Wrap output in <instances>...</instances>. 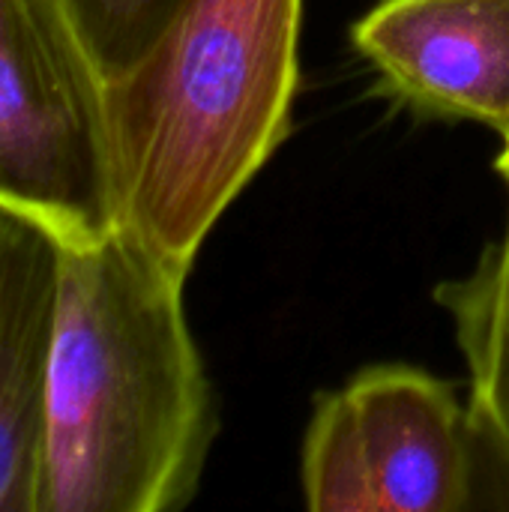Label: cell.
Here are the masks:
<instances>
[{
  "label": "cell",
  "mask_w": 509,
  "mask_h": 512,
  "mask_svg": "<svg viewBox=\"0 0 509 512\" xmlns=\"http://www.w3.org/2000/svg\"><path fill=\"white\" fill-rule=\"evenodd\" d=\"M186 276L129 225L63 243L42 512H177L219 432Z\"/></svg>",
  "instance_id": "1"
},
{
  "label": "cell",
  "mask_w": 509,
  "mask_h": 512,
  "mask_svg": "<svg viewBox=\"0 0 509 512\" xmlns=\"http://www.w3.org/2000/svg\"><path fill=\"white\" fill-rule=\"evenodd\" d=\"M303 0H183L108 108L123 225L189 276L291 132Z\"/></svg>",
  "instance_id": "2"
},
{
  "label": "cell",
  "mask_w": 509,
  "mask_h": 512,
  "mask_svg": "<svg viewBox=\"0 0 509 512\" xmlns=\"http://www.w3.org/2000/svg\"><path fill=\"white\" fill-rule=\"evenodd\" d=\"M0 204L63 243L123 219L108 81L69 0H0Z\"/></svg>",
  "instance_id": "3"
},
{
  "label": "cell",
  "mask_w": 509,
  "mask_h": 512,
  "mask_svg": "<svg viewBox=\"0 0 509 512\" xmlns=\"http://www.w3.org/2000/svg\"><path fill=\"white\" fill-rule=\"evenodd\" d=\"M474 429L456 390L414 366H372L321 393L303 438L312 512H459L474 495Z\"/></svg>",
  "instance_id": "4"
},
{
  "label": "cell",
  "mask_w": 509,
  "mask_h": 512,
  "mask_svg": "<svg viewBox=\"0 0 509 512\" xmlns=\"http://www.w3.org/2000/svg\"><path fill=\"white\" fill-rule=\"evenodd\" d=\"M351 42L393 99L509 138V0H381Z\"/></svg>",
  "instance_id": "5"
},
{
  "label": "cell",
  "mask_w": 509,
  "mask_h": 512,
  "mask_svg": "<svg viewBox=\"0 0 509 512\" xmlns=\"http://www.w3.org/2000/svg\"><path fill=\"white\" fill-rule=\"evenodd\" d=\"M63 240L0 204V512H42Z\"/></svg>",
  "instance_id": "6"
},
{
  "label": "cell",
  "mask_w": 509,
  "mask_h": 512,
  "mask_svg": "<svg viewBox=\"0 0 509 512\" xmlns=\"http://www.w3.org/2000/svg\"><path fill=\"white\" fill-rule=\"evenodd\" d=\"M468 366V420L477 441L509 468V225L474 270L438 285Z\"/></svg>",
  "instance_id": "7"
},
{
  "label": "cell",
  "mask_w": 509,
  "mask_h": 512,
  "mask_svg": "<svg viewBox=\"0 0 509 512\" xmlns=\"http://www.w3.org/2000/svg\"><path fill=\"white\" fill-rule=\"evenodd\" d=\"M180 6L183 0H69L75 24L108 84L147 57Z\"/></svg>",
  "instance_id": "8"
},
{
  "label": "cell",
  "mask_w": 509,
  "mask_h": 512,
  "mask_svg": "<svg viewBox=\"0 0 509 512\" xmlns=\"http://www.w3.org/2000/svg\"><path fill=\"white\" fill-rule=\"evenodd\" d=\"M495 168H498V174L507 180L509 186V138H504V147H501V153H498V159H495Z\"/></svg>",
  "instance_id": "9"
}]
</instances>
